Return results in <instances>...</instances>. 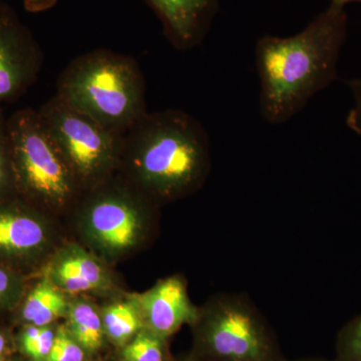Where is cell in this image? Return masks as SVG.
Returning a JSON list of instances; mask_svg holds the SVG:
<instances>
[{"instance_id":"21","label":"cell","mask_w":361,"mask_h":361,"mask_svg":"<svg viewBox=\"0 0 361 361\" xmlns=\"http://www.w3.org/2000/svg\"><path fill=\"white\" fill-rule=\"evenodd\" d=\"M21 282L13 273L0 267V310H6L18 301Z\"/></svg>"},{"instance_id":"19","label":"cell","mask_w":361,"mask_h":361,"mask_svg":"<svg viewBox=\"0 0 361 361\" xmlns=\"http://www.w3.org/2000/svg\"><path fill=\"white\" fill-rule=\"evenodd\" d=\"M6 120L0 106V201L18 197L9 152Z\"/></svg>"},{"instance_id":"27","label":"cell","mask_w":361,"mask_h":361,"mask_svg":"<svg viewBox=\"0 0 361 361\" xmlns=\"http://www.w3.org/2000/svg\"><path fill=\"white\" fill-rule=\"evenodd\" d=\"M183 361H197L196 360H195V358H189V360H183Z\"/></svg>"},{"instance_id":"4","label":"cell","mask_w":361,"mask_h":361,"mask_svg":"<svg viewBox=\"0 0 361 361\" xmlns=\"http://www.w3.org/2000/svg\"><path fill=\"white\" fill-rule=\"evenodd\" d=\"M6 127L16 196L51 212L77 205L84 191L39 111H14Z\"/></svg>"},{"instance_id":"9","label":"cell","mask_w":361,"mask_h":361,"mask_svg":"<svg viewBox=\"0 0 361 361\" xmlns=\"http://www.w3.org/2000/svg\"><path fill=\"white\" fill-rule=\"evenodd\" d=\"M137 306L146 329L166 339L183 325H193L200 311L190 300L186 282L178 275L159 281L137 298Z\"/></svg>"},{"instance_id":"26","label":"cell","mask_w":361,"mask_h":361,"mask_svg":"<svg viewBox=\"0 0 361 361\" xmlns=\"http://www.w3.org/2000/svg\"><path fill=\"white\" fill-rule=\"evenodd\" d=\"M6 337L2 336L1 334H0V361L2 360V356L4 355V350H6Z\"/></svg>"},{"instance_id":"13","label":"cell","mask_w":361,"mask_h":361,"mask_svg":"<svg viewBox=\"0 0 361 361\" xmlns=\"http://www.w3.org/2000/svg\"><path fill=\"white\" fill-rule=\"evenodd\" d=\"M68 305L63 291L51 279L42 280L26 298L23 317L30 325L49 326L68 312Z\"/></svg>"},{"instance_id":"2","label":"cell","mask_w":361,"mask_h":361,"mask_svg":"<svg viewBox=\"0 0 361 361\" xmlns=\"http://www.w3.org/2000/svg\"><path fill=\"white\" fill-rule=\"evenodd\" d=\"M211 168L209 137L183 111L147 113L123 135L116 174L157 205L195 193Z\"/></svg>"},{"instance_id":"5","label":"cell","mask_w":361,"mask_h":361,"mask_svg":"<svg viewBox=\"0 0 361 361\" xmlns=\"http://www.w3.org/2000/svg\"><path fill=\"white\" fill-rule=\"evenodd\" d=\"M192 326L197 361H290L274 329L245 294L211 297Z\"/></svg>"},{"instance_id":"16","label":"cell","mask_w":361,"mask_h":361,"mask_svg":"<svg viewBox=\"0 0 361 361\" xmlns=\"http://www.w3.org/2000/svg\"><path fill=\"white\" fill-rule=\"evenodd\" d=\"M123 361H169L167 339L142 329L123 349Z\"/></svg>"},{"instance_id":"23","label":"cell","mask_w":361,"mask_h":361,"mask_svg":"<svg viewBox=\"0 0 361 361\" xmlns=\"http://www.w3.org/2000/svg\"><path fill=\"white\" fill-rule=\"evenodd\" d=\"M56 1L58 0H25V6L30 13H40L51 8Z\"/></svg>"},{"instance_id":"25","label":"cell","mask_w":361,"mask_h":361,"mask_svg":"<svg viewBox=\"0 0 361 361\" xmlns=\"http://www.w3.org/2000/svg\"><path fill=\"white\" fill-rule=\"evenodd\" d=\"M290 361H336V360H327V358L319 357V356H306V357L297 358Z\"/></svg>"},{"instance_id":"24","label":"cell","mask_w":361,"mask_h":361,"mask_svg":"<svg viewBox=\"0 0 361 361\" xmlns=\"http://www.w3.org/2000/svg\"><path fill=\"white\" fill-rule=\"evenodd\" d=\"M351 2H360L361 0H330V4L332 6L344 7L345 8L346 4H351Z\"/></svg>"},{"instance_id":"11","label":"cell","mask_w":361,"mask_h":361,"mask_svg":"<svg viewBox=\"0 0 361 361\" xmlns=\"http://www.w3.org/2000/svg\"><path fill=\"white\" fill-rule=\"evenodd\" d=\"M176 47L192 49L200 44L217 13L218 0H146Z\"/></svg>"},{"instance_id":"18","label":"cell","mask_w":361,"mask_h":361,"mask_svg":"<svg viewBox=\"0 0 361 361\" xmlns=\"http://www.w3.org/2000/svg\"><path fill=\"white\" fill-rule=\"evenodd\" d=\"M334 360L361 361V313L339 330Z\"/></svg>"},{"instance_id":"3","label":"cell","mask_w":361,"mask_h":361,"mask_svg":"<svg viewBox=\"0 0 361 361\" xmlns=\"http://www.w3.org/2000/svg\"><path fill=\"white\" fill-rule=\"evenodd\" d=\"M56 94L121 135L148 113L146 85L139 66L134 59L108 49L73 59L61 73Z\"/></svg>"},{"instance_id":"12","label":"cell","mask_w":361,"mask_h":361,"mask_svg":"<svg viewBox=\"0 0 361 361\" xmlns=\"http://www.w3.org/2000/svg\"><path fill=\"white\" fill-rule=\"evenodd\" d=\"M51 280L59 290L82 293L104 288L108 276L102 265L80 249H66L52 265Z\"/></svg>"},{"instance_id":"10","label":"cell","mask_w":361,"mask_h":361,"mask_svg":"<svg viewBox=\"0 0 361 361\" xmlns=\"http://www.w3.org/2000/svg\"><path fill=\"white\" fill-rule=\"evenodd\" d=\"M35 208L18 197L0 201V254L23 257L47 245V222Z\"/></svg>"},{"instance_id":"7","label":"cell","mask_w":361,"mask_h":361,"mask_svg":"<svg viewBox=\"0 0 361 361\" xmlns=\"http://www.w3.org/2000/svg\"><path fill=\"white\" fill-rule=\"evenodd\" d=\"M39 113L82 191L99 186L116 174L123 135L68 106L56 94L42 104Z\"/></svg>"},{"instance_id":"6","label":"cell","mask_w":361,"mask_h":361,"mask_svg":"<svg viewBox=\"0 0 361 361\" xmlns=\"http://www.w3.org/2000/svg\"><path fill=\"white\" fill-rule=\"evenodd\" d=\"M77 204L90 244L111 257L141 243L158 207L116 173L84 192Z\"/></svg>"},{"instance_id":"14","label":"cell","mask_w":361,"mask_h":361,"mask_svg":"<svg viewBox=\"0 0 361 361\" xmlns=\"http://www.w3.org/2000/svg\"><path fill=\"white\" fill-rule=\"evenodd\" d=\"M68 329L85 351L96 353L104 339L103 319L90 303L84 301L68 306Z\"/></svg>"},{"instance_id":"28","label":"cell","mask_w":361,"mask_h":361,"mask_svg":"<svg viewBox=\"0 0 361 361\" xmlns=\"http://www.w3.org/2000/svg\"><path fill=\"white\" fill-rule=\"evenodd\" d=\"M0 1H2V0H0Z\"/></svg>"},{"instance_id":"8","label":"cell","mask_w":361,"mask_h":361,"mask_svg":"<svg viewBox=\"0 0 361 361\" xmlns=\"http://www.w3.org/2000/svg\"><path fill=\"white\" fill-rule=\"evenodd\" d=\"M42 51L8 4L0 1V104L20 97L35 82Z\"/></svg>"},{"instance_id":"1","label":"cell","mask_w":361,"mask_h":361,"mask_svg":"<svg viewBox=\"0 0 361 361\" xmlns=\"http://www.w3.org/2000/svg\"><path fill=\"white\" fill-rule=\"evenodd\" d=\"M348 37L344 7L330 4L300 32L265 35L256 44L260 113L279 125L293 118L337 78V61Z\"/></svg>"},{"instance_id":"17","label":"cell","mask_w":361,"mask_h":361,"mask_svg":"<svg viewBox=\"0 0 361 361\" xmlns=\"http://www.w3.org/2000/svg\"><path fill=\"white\" fill-rule=\"evenodd\" d=\"M56 332L49 326L28 325L20 336L23 353L33 361H44L51 353Z\"/></svg>"},{"instance_id":"22","label":"cell","mask_w":361,"mask_h":361,"mask_svg":"<svg viewBox=\"0 0 361 361\" xmlns=\"http://www.w3.org/2000/svg\"><path fill=\"white\" fill-rule=\"evenodd\" d=\"M355 97V106L349 111L346 123L356 134L361 135V78L348 82Z\"/></svg>"},{"instance_id":"15","label":"cell","mask_w":361,"mask_h":361,"mask_svg":"<svg viewBox=\"0 0 361 361\" xmlns=\"http://www.w3.org/2000/svg\"><path fill=\"white\" fill-rule=\"evenodd\" d=\"M104 334L111 341L123 345L142 329V317L139 308L130 303L118 302L109 306L103 315Z\"/></svg>"},{"instance_id":"20","label":"cell","mask_w":361,"mask_h":361,"mask_svg":"<svg viewBox=\"0 0 361 361\" xmlns=\"http://www.w3.org/2000/svg\"><path fill=\"white\" fill-rule=\"evenodd\" d=\"M85 350L73 338L68 327H59L54 344L44 361H84Z\"/></svg>"}]
</instances>
